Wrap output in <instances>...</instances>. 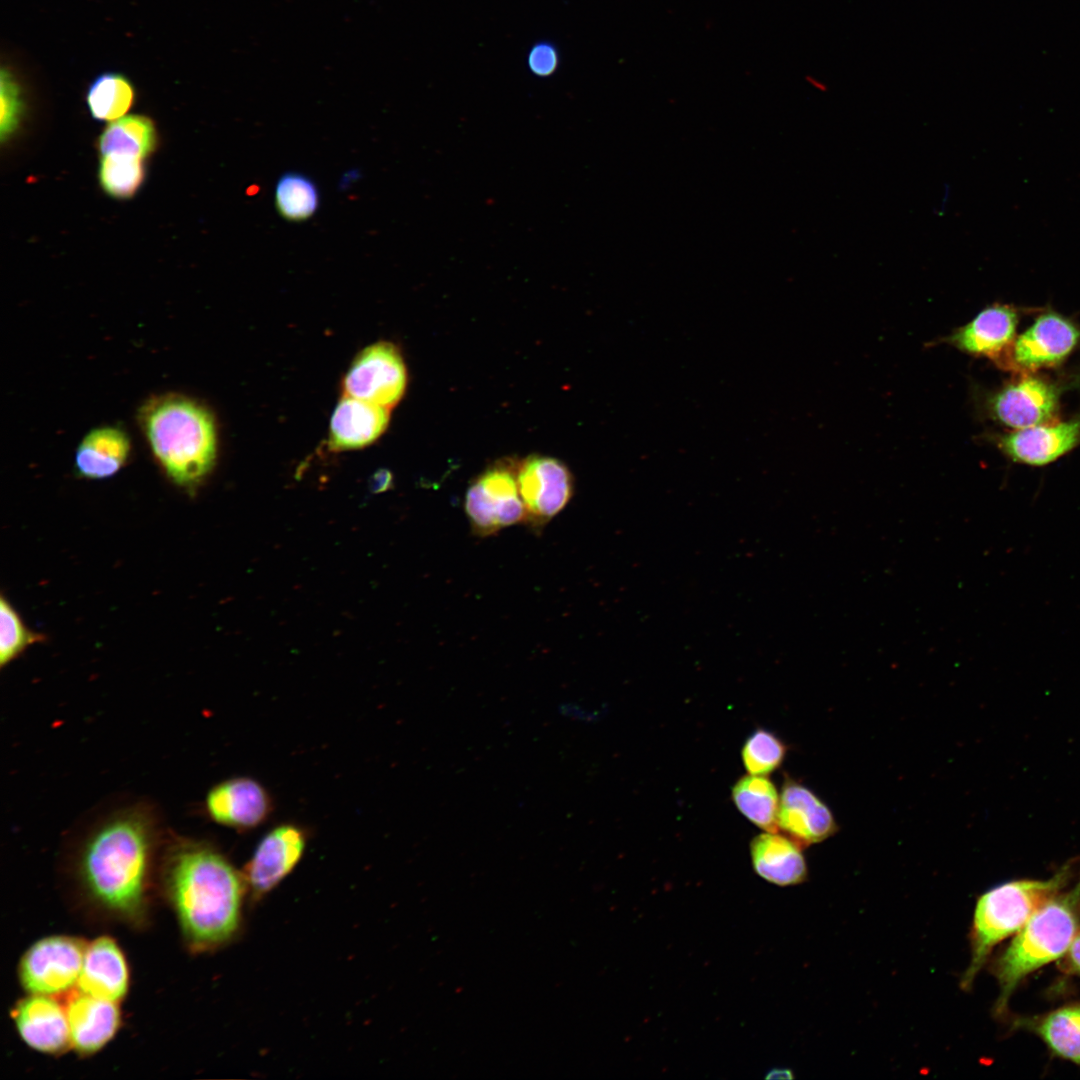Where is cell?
I'll return each mask as SVG.
<instances>
[{
	"label": "cell",
	"mask_w": 1080,
	"mask_h": 1080,
	"mask_svg": "<svg viewBox=\"0 0 1080 1080\" xmlns=\"http://www.w3.org/2000/svg\"><path fill=\"white\" fill-rule=\"evenodd\" d=\"M161 832L158 817L143 803L92 826L80 846L77 872L99 906L128 921L142 919Z\"/></svg>",
	"instance_id": "6da1fadb"
},
{
	"label": "cell",
	"mask_w": 1080,
	"mask_h": 1080,
	"mask_svg": "<svg viewBox=\"0 0 1080 1080\" xmlns=\"http://www.w3.org/2000/svg\"><path fill=\"white\" fill-rule=\"evenodd\" d=\"M161 871L167 896L193 949H212L233 937L248 889L243 872L209 843L183 837L167 843Z\"/></svg>",
	"instance_id": "7a4b0ae2"
},
{
	"label": "cell",
	"mask_w": 1080,
	"mask_h": 1080,
	"mask_svg": "<svg viewBox=\"0 0 1080 1080\" xmlns=\"http://www.w3.org/2000/svg\"><path fill=\"white\" fill-rule=\"evenodd\" d=\"M137 420L153 457L176 485L193 489L211 472L216 425L199 401L179 393L155 395L139 408Z\"/></svg>",
	"instance_id": "3957f363"
},
{
	"label": "cell",
	"mask_w": 1080,
	"mask_h": 1080,
	"mask_svg": "<svg viewBox=\"0 0 1080 1080\" xmlns=\"http://www.w3.org/2000/svg\"><path fill=\"white\" fill-rule=\"evenodd\" d=\"M1080 920V877L1072 889L1041 906L1017 932L994 964L1000 992L996 1014L1006 1009L1020 981L1032 971L1066 954Z\"/></svg>",
	"instance_id": "277c9868"
},
{
	"label": "cell",
	"mask_w": 1080,
	"mask_h": 1080,
	"mask_svg": "<svg viewBox=\"0 0 1080 1080\" xmlns=\"http://www.w3.org/2000/svg\"><path fill=\"white\" fill-rule=\"evenodd\" d=\"M1070 875L1071 865H1066L1049 879L1011 881L979 897L971 931V961L961 980L964 990L971 987L992 949L1059 894Z\"/></svg>",
	"instance_id": "5b68a950"
},
{
	"label": "cell",
	"mask_w": 1080,
	"mask_h": 1080,
	"mask_svg": "<svg viewBox=\"0 0 1080 1080\" xmlns=\"http://www.w3.org/2000/svg\"><path fill=\"white\" fill-rule=\"evenodd\" d=\"M464 508L472 532L478 537L524 522L515 465L494 464L475 478L466 492Z\"/></svg>",
	"instance_id": "8992f818"
},
{
	"label": "cell",
	"mask_w": 1080,
	"mask_h": 1080,
	"mask_svg": "<svg viewBox=\"0 0 1080 1080\" xmlns=\"http://www.w3.org/2000/svg\"><path fill=\"white\" fill-rule=\"evenodd\" d=\"M517 482L525 509V521L535 531L559 514L574 493V479L561 461L532 455L517 468Z\"/></svg>",
	"instance_id": "52a82bcc"
},
{
	"label": "cell",
	"mask_w": 1080,
	"mask_h": 1080,
	"mask_svg": "<svg viewBox=\"0 0 1080 1080\" xmlns=\"http://www.w3.org/2000/svg\"><path fill=\"white\" fill-rule=\"evenodd\" d=\"M86 945L69 936L39 940L24 954L19 977L32 994L55 995L69 991L78 983Z\"/></svg>",
	"instance_id": "ba28073f"
},
{
	"label": "cell",
	"mask_w": 1080,
	"mask_h": 1080,
	"mask_svg": "<svg viewBox=\"0 0 1080 1080\" xmlns=\"http://www.w3.org/2000/svg\"><path fill=\"white\" fill-rule=\"evenodd\" d=\"M406 384V368L397 348L378 343L355 359L344 379V391L346 396L391 408L401 399Z\"/></svg>",
	"instance_id": "9c48e42d"
},
{
	"label": "cell",
	"mask_w": 1080,
	"mask_h": 1080,
	"mask_svg": "<svg viewBox=\"0 0 1080 1080\" xmlns=\"http://www.w3.org/2000/svg\"><path fill=\"white\" fill-rule=\"evenodd\" d=\"M1059 396L1060 389L1055 383L1023 376L989 394L984 407L990 418L1017 430L1051 422Z\"/></svg>",
	"instance_id": "30bf717a"
},
{
	"label": "cell",
	"mask_w": 1080,
	"mask_h": 1080,
	"mask_svg": "<svg viewBox=\"0 0 1080 1080\" xmlns=\"http://www.w3.org/2000/svg\"><path fill=\"white\" fill-rule=\"evenodd\" d=\"M1080 331L1068 319L1053 311L1039 315L999 361L1009 357L1013 367L1035 371L1061 363L1077 346Z\"/></svg>",
	"instance_id": "8fae6325"
},
{
	"label": "cell",
	"mask_w": 1080,
	"mask_h": 1080,
	"mask_svg": "<svg viewBox=\"0 0 1080 1080\" xmlns=\"http://www.w3.org/2000/svg\"><path fill=\"white\" fill-rule=\"evenodd\" d=\"M306 841L304 830L294 824L278 825L262 838L243 872L253 899L271 891L295 868Z\"/></svg>",
	"instance_id": "7c38bea8"
},
{
	"label": "cell",
	"mask_w": 1080,
	"mask_h": 1080,
	"mask_svg": "<svg viewBox=\"0 0 1080 1080\" xmlns=\"http://www.w3.org/2000/svg\"><path fill=\"white\" fill-rule=\"evenodd\" d=\"M204 808L216 824L246 831L266 821L273 806L269 793L259 782L248 777H234L208 791Z\"/></svg>",
	"instance_id": "4fadbf2b"
},
{
	"label": "cell",
	"mask_w": 1080,
	"mask_h": 1080,
	"mask_svg": "<svg viewBox=\"0 0 1080 1080\" xmlns=\"http://www.w3.org/2000/svg\"><path fill=\"white\" fill-rule=\"evenodd\" d=\"M1018 313L1010 305L993 304L970 322L941 339L961 352L1000 361L1015 340Z\"/></svg>",
	"instance_id": "5bb4252c"
},
{
	"label": "cell",
	"mask_w": 1080,
	"mask_h": 1080,
	"mask_svg": "<svg viewBox=\"0 0 1080 1080\" xmlns=\"http://www.w3.org/2000/svg\"><path fill=\"white\" fill-rule=\"evenodd\" d=\"M998 448L1012 460L1029 465L1051 463L1080 442V417L1044 423L998 436Z\"/></svg>",
	"instance_id": "9a60e30c"
},
{
	"label": "cell",
	"mask_w": 1080,
	"mask_h": 1080,
	"mask_svg": "<svg viewBox=\"0 0 1080 1080\" xmlns=\"http://www.w3.org/2000/svg\"><path fill=\"white\" fill-rule=\"evenodd\" d=\"M778 826L800 847L821 842L837 830L829 808L810 789L789 778L782 787Z\"/></svg>",
	"instance_id": "2e32d148"
},
{
	"label": "cell",
	"mask_w": 1080,
	"mask_h": 1080,
	"mask_svg": "<svg viewBox=\"0 0 1080 1080\" xmlns=\"http://www.w3.org/2000/svg\"><path fill=\"white\" fill-rule=\"evenodd\" d=\"M12 1016L20 1036L33 1049L57 1053L70 1043L66 1008L48 995L32 994L21 1000Z\"/></svg>",
	"instance_id": "e0dca14e"
},
{
	"label": "cell",
	"mask_w": 1080,
	"mask_h": 1080,
	"mask_svg": "<svg viewBox=\"0 0 1080 1080\" xmlns=\"http://www.w3.org/2000/svg\"><path fill=\"white\" fill-rule=\"evenodd\" d=\"M66 1013L70 1044L82 1054L102 1048L114 1036L120 1023L116 1002L81 991L70 997Z\"/></svg>",
	"instance_id": "ac0fdd59"
},
{
	"label": "cell",
	"mask_w": 1080,
	"mask_h": 1080,
	"mask_svg": "<svg viewBox=\"0 0 1080 1080\" xmlns=\"http://www.w3.org/2000/svg\"><path fill=\"white\" fill-rule=\"evenodd\" d=\"M77 986L88 995L117 1002L128 988L125 957L114 940L100 937L86 946Z\"/></svg>",
	"instance_id": "d6986e66"
},
{
	"label": "cell",
	"mask_w": 1080,
	"mask_h": 1080,
	"mask_svg": "<svg viewBox=\"0 0 1080 1080\" xmlns=\"http://www.w3.org/2000/svg\"><path fill=\"white\" fill-rule=\"evenodd\" d=\"M388 409L345 395L331 418V446L344 450L370 444L386 429L389 421Z\"/></svg>",
	"instance_id": "ffe728a7"
},
{
	"label": "cell",
	"mask_w": 1080,
	"mask_h": 1080,
	"mask_svg": "<svg viewBox=\"0 0 1080 1080\" xmlns=\"http://www.w3.org/2000/svg\"><path fill=\"white\" fill-rule=\"evenodd\" d=\"M130 451V439L122 429L114 426L94 428L76 449L75 471L85 479L109 478L126 464Z\"/></svg>",
	"instance_id": "44dd1931"
},
{
	"label": "cell",
	"mask_w": 1080,
	"mask_h": 1080,
	"mask_svg": "<svg viewBox=\"0 0 1080 1080\" xmlns=\"http://www.w3.org/2000/svg\"><path fill=\"white\" fill-rule=\"evenodd\" d=\"M750 853L755 872L773 884L795 885L806 879L807 867L800 846L777 832L754 837Z\"/></svg>",
	"instance_id": "7402d4cb"
},
{
	"label": "cell",
	"mask_w": 1080,
	"mask_h": 1080,
	"mask_svg": "<svg viewBox=\"0 0 1080 1080\" xmlns=\"http://www.w3.org/2000/svg\"><path fill=\"white\" fill-rule=\"evenodd\" d=\"M732 800L737 809L766 832L778 831L779 797L774 784L765 776L747 775L733 786Z\"/></svg>",
	"instance_id": "603a6c76"
},
{
	"label": "cell",
	"mask_w": 1080,
	"mask_h": 1080,
	"mask_svg": "<svg viewBox=\"0 0 1080 1080\" xmlns=\"http://www.w3.org/2000/svg\"><path fill=\"white\" fill-rule=\"evenodd\" d=\"M157 135L151 119L130 115L110 123L98 140L102 155L119 154L145 159L155 149Z\"/></svg>",
	"instance_id": "cb8c5ba5"
},
{
	"label": "cell",
	"mask_w": 1080,
	"mask_h": 1080,
	"mask_svg": "<svg viewBox=\"0 0 1080 1080\" xmlns=\"http://www.w3.org/2000/svg\"><path fill=\"white\" fill-rule=\"evenodd\" d=\"M134 88L122 74L103 73L90 84L86 100L92 117L99 121L121 118L134 102Z\"/></svg>",
	"instance_id": "d4e9b609"
},
{
	"label": "cell",
	"mask_w": 1080,
	"mask_h": 1080,
	"mask_svg": "<svg viewBox=\"0 0 1080 1080\" xmlns=\"http://www.w3.org/2000/svg\"><path fill=\"white\" fill-rule=\"evenodd\" d=\"M275 206L283 218L300 222L314 215L319 206V192L308 176L299 172H286L275 186Z\"/></svg>",
	"instance_id": "484cf974"
},
{
	"label": "cell",
	"mask_w": 1080,
	"mask_h": 1080,
	"mask_svg": "<svg viewBox=\"0 0 1080 1080\" xmlns=\"http://www.w3.org/2000/svg\"><path fill=\"white\" fill-rule=\"evenodd\" d=\"M1035 1030L1055 1054L1080 1065V1005L1048 1014Z\"/></svg>",
	"instance_id": "4316f807"
},
{
	"label": "cell",
	"mask_w": 1080,
	"mask_h": 1080,
	"mask_svg": "<svg viewBox=\"0 0 1080 1080\" xmlns=\"http://www.w3.org/2000/svg\"><path fill=\"white\" fill-rule=\"evenodd\" d=\"M143 160L128 155H102L98 174L103 190L117 199L132 197L145 179Z\"/></svg>",
	"instance_id": "83f0119b"
},
{
	"label": "cell",
	"mask_w": 1080,
	"mask_h": 1080,
	"mask_svg": "<svg viewBox=\"0 0 1080 1080\" xmlns=\"http://www.w3.org/2000/svg\"><path fill=\"white\" fill-rule=\"evenodd\" d=\"M786 746L772 732L757 729L745 741L741 755L746 770L753 775L767 776L783 762Z\"/></svg>",
	"instance_id": "f1b7e54d"
},
{
	"label": "cell",
	"mask_w": 1080,
	"mask_h": 1080,
	"mask_svg": "<svg viewBox=\"0 0 1080 1080\" xmlns=\"http://www.w3.org/2000/svg\"><path fill=\"white\" fill-rule=\"evenodd\" d=\"M44 637L26 627L18 612L4 597L0 600V666L12 662L30 645Z\"/></svg>",
	"instance_id": "f546056e"
},
{
	"label": "cell",
	"mask_w": 1080,
	"mask_h": 1080,
	"mask_svg": "<svg viewBox=\"0 0 1080 1080\" xmlns=\"http://www.w3.org/2000/svg\"><path fill=\"white\" fill-rule=\"evenodd\" d=\"M23 98L20 87L8 70L1 71V141L8 140L16 131L23 114Z\"/></svg>",
	"instance_id": "4dcf8cb0"
},
{
	"label": "cell",
	"mask_w": 1080,
	"mask_h": 1080,
	"mask_svg": "<svg viewBox=\"0 0 1080 1080\" xmlns=\"http://www.w3.org/2000/svg\"><path fill=\"white\" fill-rule=\"evenodd\" d=\"M527 64L530 71L537 76L551 75L559 64L558 52L549 42L537 43L528 53Z\"/></svg>",
	"instance_id": "1f68e13d"
},
{
	"label": "cell",
	"mask_w": 1080,
	"mask_h": 1080,
	"mask_svg": "<svg viewBox=\"0 0 1080 1080\" xmlns=\"http://www.w3.org/2000/svg\"><path fill=\"white\" fill-rule=\"evenodd\" d=\"M1066 953L1069 967L1080 972V933L1075 936Z\"/></svg>",
	"instance_id": "d6a6232c"
},
{
	"label": "cell",
	"mask_w": 1080,
	"mask_h": 1080,
	"mask_svg": "<svg viewBox=\"0 0 1080 1080\" xmlns=\"http://www.w3.org/2000/svg\"><path fill=\"white\" fill-rule=\"evenodd\" d=\"M391 482V474L387 471H380L372 479L370 488L373 492L379 493L388 489Z\"/></svg>",
	"instance_id": "836d02e7"
},
{
	"label": "cell",
	"mask_w": 1080,
	"mask_h": 1080,
	"mask_svg": "<svg viewBox=\"0 0 1080 1080\" xmlns=\"http://www.w3.org/2000/svg\"><path fill=\"white\" fill-rule=\"evenodd\" d=\"M792 1077H793V1075H792L791 1071L786 1070V1069H775L773 1071H770L766 1076V1078H769V1079H771V1078H773V1079H775V1078L776 1079H783V1078L784 1079H790Z\"/></svg>",
	"instance_id": "e575fe53"
}]
</instances>
